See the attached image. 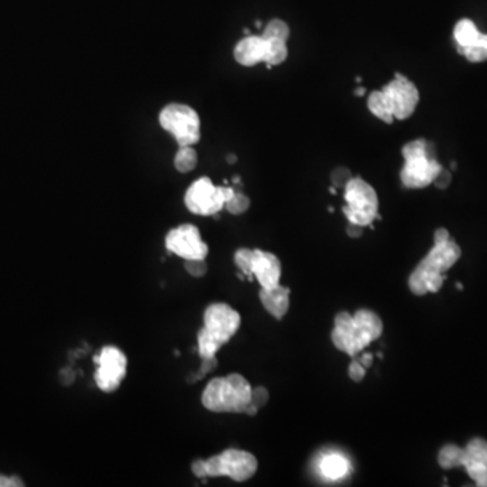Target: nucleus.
Instances as JSON below:
<instances>
[{
  "label": "nucleus",
  "instance_id": "f257e3e1",
  "mask_svg": "<svg viewBox=\"0 0 487 487\" xmlns=\"http://www.w3.org/2000/svg\"><path fill=\"white\" fill-rule=\"evenodd\" d=\"M381 333L383 322L377 313L367 309L358 310L354 316L341 312L335 317L332 342L339 351L354 358L379 339Z\"/></svg>",
  "mask_w": 487,
  "mask_h": 487
},
{
  "label": "nucleus",
  "instance_id": "f03ea898",
  "mask_svg": "<svg viewBox=\"0 0 487 487\" xmlns=\"http://www.w3.org/2000/svg\"><path fill=\"white\" fill-rule=\"evenodd\" d=\"M460 256V247L451 238L435 244L409 276L410 291L419 297L426 296L428 293H437L444 283L445 272L455 266Z\"/></svg>",
  "mask_w": 487,
  "mask_h": 487
},
{
  "label": "nucleus",
  "instance_id": "7ed1b4c3",
  "mask_svg": "<svg viewBox=\"0 0 487 487\" xmlns=\"http://www.w3.org/2000/svg\"><path fill=\"white\" fill-rule=\"evenodd\" d=\"M241 317L226 303H212L203 314V328L198 333V354L202 359L215 358L222 345L237 333Z\"/></svg>",
  "mask_w": 487,
  "mask_h": 487
},
{
  "label": "nucleus",
  "instance_id": "20e7f679",
  "mask_svg": "<svg viewBox=\"0 0 487 487\" xmlns=\"http://www.w3.org/2000/svg\"><path fill=\"white\" fill-rule=\"evenodd\" d=\"M251 397V383L240 374H231L208 383L202 394V403L214 413L245 414Z\"/></svg>",
  "mask_w": 487,
  "mask_h": 487
},
{
  "label": "nucleus",
  "instance_id": "39448f33",
  "mask_svg": "<svg viewBox=\"0 0 487 487\" xmlns=\"http://www.w3.org/2000/svg\"><path fill=\"white\" fill-rule=\"evenodd\" d=\"M405 159L401 182L406 189H425L430 186L442 170V164L436 160L432 143L417 138L407 143L402 148Z\"/></svg>",
  "mask_w": 487,
  "mask_h": 487
},
{
  "label": "nucleus",
  "instance_id": "423d86ee",
  "mask_svg": "<svg viewBox=\"0 0 487 487\" xmlns=\"http://www.w3.org/2000/svg\"><path fill=\"white\" fill-rule=\"evenodd\" d=\"M347 206L342 208L348 222L371 226L379 217V199L377 191L361 177H352L344 187Z\"/></svg>",
  "mask_w": 487,
  "mask_h": 487
},
{
  "label": "nucleus",
  "instance_id": "0eeeda50",
  "mask_svg": "<svg viewBox=\"0 0 487 487\" xmlns=\"http://www.w3.org/2000/svg\"><path fill=\"white\" fill-rule=\"evenodd\" d=\"M160 126L176 140L179 147H194L201 140V118L192 107L170 103L160 111Z\"/></svg>",
  "mask_w": 487,
  "mask_h": 487
},
{
  "label": "nucleus",
  "instance_id": "6e6552de",
  "mask_svg": "<svg viewBox=\"0 0 487 487\" xmlns=\"http://www.w3.org/2000/svg\"><path fill=\"white\" fill-rule=\"evenodd\" d=\"M234 263L244 275L254 276L261 289H272L280 283L282 263L271 252L241 248L234 254Z\"/></svg>",
  "mask_w": 487,
  "mask_h": 487
},
{
  "label": "nucleus",
  "instance_id": "1a4fd4ad",
  "mask_svg": "<svg viewBox=\"0 0 487 487\" xmlns=\"http://www.w3.org/2000/svg\"><path fill=\"white\" fill-rule=\"evenodd\" d=\"M203 467L205 478L228 477L235 482H245L257 471V459L251 452L229 448L219 455L203 460Z\"/></svg>",
  "mask_w": 487,
  "mask_h": 487
},
{
  "label": "nucleus",
  "instance_id": "9d476101",
  "mask_svg": "<svg viewBox=\"0 0 487 487\" xmlns=\"http://www.w3.org/2000/svg\"><path fill=\"white\" fill-rule=\"evenodd\" d=\"M234 189L215 186L209 177L195 180L184 195V205L192 214L215 215L225 209L226 202L232 198Z\"/></svg>",
  "mask_w": 487,
  "mask_h": 487
},
{
  "label": "nucleus",
  "instance_id": "9b49d317",
  "mask_svg": "<svg viewBox=\"0 0 487 487\" xmlns=\"http://www.w3.org/2000/svg\"><path fill=\"white\" fill-rule=\"evenodd\" d=\"M94 361L96 364V386L105 393L117 391L126 377L127 359L125 354L117 347L108 345L94 356Z\"/></svg>",
  "mask_w": 487,
  "mask_h": 487
},
{
  "label": "nucleus",
  "instance_id": "f8f14e48",
  "mask_svg": "<svg viewBox=\"0 0 487 487\" xmlns=\"http://www.w3.org/2000/svg\"><path fill=\"white\" fill-rule=\"evenodd\" d=\"M166 248L184 260L206 259L209 254V247L202 240L199 229L191 224L170 229L166 237Z\"/></svg>",
  "mask_w": 487,
  "mask_h": 487
},
{
  "label": "nucleus",
  "instance_id": "ddd939ff",
  "mask_svg": "<svg viewBox=\"0 0 487 487\" xmlns=\"http://www.w3.org/2000/svg\"><path fill=\"white\" fill-rule=\"evenodd\" d=\"M381 89L390 101L394 119L405 121L413 115L420 102V92L413 82L401 73H397L395 78Z\"/></svg>",
  "mask_w": 487,
  "mask_h": 487
},
{
  "label": "nucleus",
  "instance_id": "4468645a",
  "mask_svg": "<svg viewBox=\"0 0 487 487\" xmlns=\"http://www.w3.org/2000/svg\"><path fill=\"white\" fill-rule=\"evenodd\" d=\"M462 467L477 486L487 487V442L475 437L463 448Z\"/></svg>",
  "mask_w": 487,
  "mask_h": 487
},
{
  "label": "nucleus",
  "instance_id": "2eb2a0df",
  "mask_svg": "<svg viewBox=\"0 0 487 487\" xmlns=\"http://www.w3.org/2000/svg\"><path fill=\"white\" fill-rule=\"evenodd\" d=\"M234 60L242 66L264 63L266 40L261 36H247L234 48Z\"/></svg>",
  "mask_w": 487,
  "mask_h": 487
},
{
  "label": "nucleus",
  "instance_id": "dca6fc26",
  "mask_svg": "<svg viewBox=\"0 0 487 487\" xmlns=\"http://www.w3.org/2000/svg\"><path fill=\"white\" fill-rule=\"evenodd\" d=\"M260 302L264 309L276 319H282L290 307V290L280 283L272 289L260 290Z\"/></svg>",
  "mask_w": 487,
  "mask_h": 487
},
{
  "label": "nucleus",
  "instance_id": "f3484780",
  "mask_svg": "<svg viewBox=\"0 0 487 487\" xmlns=\"http://www.w3.org/2000/svg\"><path fill=\"white\" fill-rule=\"evenodd\" d=\"M367 107L371 111V114H374L377 118H379L384 124H393L394 121V115H393V110L390 101L387 98V95L384 94L383 89L379 91H372L368 96L367 101Z\"/></svg>",
  "mask_w": 487,
  "mask_h": 487
},
{
  "label": "nucleus",
  "instance_id": "a211bd4d",
  "mask_svg": "<svg viewBox=\"0 0 487 487\" xmlns=\"http://www.w3.org/2000/svg\"><path fill=\"white\" fill-rule=\"evenodd\" d=\"M453 37L458 43V49L460 52L467 46H471L474 43H478L479 37H481V31L477 29L474 22L470 21V20H462V21L458 22L455 26Z\"/></svg>",
  "mask_w": 487,
  "mask_h": 487
},
{
  "label": "nucleus",
  "instance_id": "6ab92c4d",
  "mask_svg": "<svg viewBox=\"0 0 487 487\" xmlns=\"http://www.w3.org/2000/svg\"><path fill=\"white\" fill-rule=\"evenodd\" d=\"M321 471L328 479L337 481L348 474V462L340 455H329L322 459Z\"/></svg>",
  "mask_w": 487,
  "mask_h": 487
},
{
  "label": "nucleus",
  "instance_id": "aec40b11",
  "mask_svg": "<svg viewBox=\"0 0 487 487\" xmlns=\"http://www.w3.org/2000/svg\"><path fill=\"white\" fill-rule=\"evenodd\" d=\"M289 56V48L286 41L280 40H270L266 41V57L264 63L268 66H275L284 63Z\"/></svg>",
  "mask_w": 487,
  "mask_h": 487
},
{
  "label": "nucleus",
  "instance_id": "412c9836",
  "mask_svg": "<svg viewBox=\"0 0 487 487\" xmlns=\"http://www.w3.org/2000/svg\"><path fill=\"white\" fill-rule=\"evenodd\" d=\"M198 164V153L194 147H180L175 154L173 166L180 173H189Z\"/></svg>",
  "mask_w": 487,
  "mask_h": 487
},
{
  "label": "nucleus",
  "instance_id": "4be33fe9",
  "mask_svg": "<svg viewBox=\"0 0 487 487\" xmlns=\"http://www.w3.org/2000/svg\"><path fill=\"white\" fill-rule=\"evenodd\" d=\"M462 459H463V448L455 444L444 445L440 449L437 456L439 465L444 470L462 467Z\"/></svg>",
  "mask_w": 487,
  "mask_h": 487
},
{
  "label": "nucleus",
  "instance_id": "5701e85b",
  "mask_svg": "<svg viewBox=\"0 0 487 487\" xmlns=\"http://www.w3.org/2000/svg\"><path fill=\"white\" fill-rule=\"evenodd\" d=\"M261 37L266 41L270 40H280V41H286L290 37V27L289 24L282 20H272L268 22V24L266 26Z\"/></svg>",
  "mask_w": 487,
  "mask_h": 487
},
{
  "label": "nucleus",
  "instance_id": "b1692460",
  "mask_svg": "<svg viewBox=\"0 0 487 487\" xmlns=\"http://www.w3.org/2000/svg\"><path fill=\"white\" fill-rule=\"evenodd\" d=\"M270 400V393L266 387L259 386L252 388V397H251V403L245 410V414L248 416H256L257 412L264 407Z\"/></svg>",
  "mask_w": 487,
  "mask_h": 487
},
{
  "label": "nucleus",
  "instance_id": "393cba45",
  "mask_svg": "<svg viewBox=\"0 0 487 487\" xmlns=\"http://www.w3.org/2000/svg\"><path fill=\"white\" fill-rule=\"evenodd\" d=\"M249 206H251L249 198L247 195L235 191L232 195V198L226 202L225 209L233 215H240V214H244L247 212L249 209Z\"/></svg>",
  "mask_w": 487,
  "mask_h": 487
},
{
  "label": "nucleus",
  "instance_id": "a878e982",
  "mask_svg": "<svg viewBox=\"0 0 487 487\" xmlns=\"http://www.w3.org/2000/svg\"><path fill=\"white\" fill-rule=\"evenodd\" d=\"M460 53L471 63L487 61V48L481 43H474L460 50Z\"/></svg>",
  "mask_w": 487,
  "mask_h": 487
},
{
  "label": "nucleus",
  "instance_id": "bb28decb",
  "mask_svg": "<svg viewBox=\"0 0 487 487\" xmlns=\"http://www.w3.org/2000/svg\"><path fill=\"white\" fill-rule=\"evenodd\" d=\"M184 268L191 276L202 277L208 272V263L206 259H191L184 260Z\"/></svg>",
  "mask_w": 487,
  "mask_h": 487
},
{
  "label": "nucleus",
  "instance_id": "cd10ccee",
  "mask_svg": "<svg viewBox=\"0 0 487 487\" xmlns=\"http://www.w3.org/2000/svg\"><path fill=\"white\" fill-rule=\"evenodd\" d=\"M330 179H332L333 187L344 189L349 183V180L352 179V173H351V170L345 168V167H339V168H336V170L332 172Z\"/></svg>",
  "mask_w": 487,
  "mask_h": 487
},
{
  "label": "nucleus",
  "instance_id": "c85d7f7f",
  "mask_svg": "<svg viewBox=\"0 0 487 487\" xmlns=\"http://www.w3.org/2000/svg\"><path fill=\"white\" fill-rule=\"evenodd\" d=\"M218 365V361H217V356L215 358H210V359H202V364H201V368L192 375V379L190 381H198L201 379H203L209 372H212L214 368H217Z\"/></svg>",
  "mask_w": 487,
  "mask_h": 487
},
{
  "label": "nucleus",
  "instance_id": "c756f323",
  "mask_svg": "<svg viewBox=\"0 0 487 487\" xmlns=\"http://www.w3.org/2000/svg\"><path fill=\"white\" fill-rule=\"evenodd\" d=\"M365 367L361 364V361H351V364H349V367H348V375H349V378L352 379L354 381H363L364 379V377H365Z\"/></svg>",
  "mask_w": 487,
  "mask_h": 487
},
{
  "label": "nucleus",
  "instance_id": "7c9ffc66",
  "mask_svg": "<svg viewBox=\"0 0 487 487\" xmlns=\"http://www.w3.org/2000/svg\"><path fill=\"white\" fill-rule=\"evenodd\" d=\"M451 182H452V176H451L449 170L442 168V170L437 173V176L435 177L433 184L440 190H445L451 184Z\"/></svg>",
  "mask_w": 487,
  "mask_h": 487
},
{
  "label": "nucleus",
  "instance_id": "2f4dec72",
  "mask_svg": "<svg viewBox=\"0 0 487 487\" xmlns=\"http://www.w3.org/2000/svg\"><path fill=\"white\" fill-rule=\"evenodd\" d=\"M23 482L18 477H4L0 475V487H22Z\"/></svg>",
  "mask_w": 487,
  "mask_h": 487
},
{
  "label": "nucleus",
  "instance_id": "473e14b6",
  "mask_svg": "<svg viewBox=\"0 0 487 487\" xmlns=\"http://www.w3.org/2000/svg\"><path fill=\"white\" fill-rule=\"evenodd\" d=\"M347 234L351 238H359V237H361V234H363V226L358 225V224L349 222L348 226H347Z\"/></svg>",
  "mask_w": 487,
  "mask_h": 487
},
{
  "label": "nucleus",
  "instance_id": "72a5a7b5",
  "mask_svg": "<svg viewBox=\"0 0 487 487\" xmlns=\"http://www.w3.org/2000/svg\"><path fill=\"white\" fill-rule=\"evenodd\" d=\"M448 240H449V233L444 228H440V229H437L435 232V244L444 242V241H448Z\"/></svg>",
  "mask_w": 487,
  "mask_h": 487
},
{
  "label": "nucleus",
  "instance_id": "f704fd0d",
  "mask_svg": "<svg viewBox=\"0 0 487 487\" xmlns=\"http://www.w3.org/2000/svg\"><path fill=\"white\" fill-rule=\"evenodd\" d=\"M359 361H361V364H363L365 368H368V367L372 365V355H371V354H363Z\"/></svg>",
  "mask_w": 487,
  "mask_h": 487
},
{
  "label": "nucleus",
  "instance_id": "c9c22d12",
  "mask_svg": "<svg viewBox=\"0 0 487 487\" xmlns=\"http://www.w3.org/2000/svg\"><path fill=\"white\" fill-rule=\"evenodd\" d=\"M478 43L485 45L487 48V34H482V33H481V37H479V41H478Z\"/></svg>",
  "mask_w": 487,
  "mask_h": 487
},
{
  "label": "nucleus",
  "instance_id": "e433bc0d",
  "mask_svg": "<svg viewBox=\"0 0 487 487\" xmlns=\"http://www.w3.org/2000/svg\"><path fill=\"white\" fill-rule=\"evenodd\" d=\"M365 94V88L364 87H359L356 91H355V95H358V96H363Z\"/></svg>",
  "mask_w": 487,
  "mask_h": 487
},
{
  "label": "nucleus",
  "instance_id": "4c0bfd02",
  "mask_svg": "<svg viewBox=\"0 0 487 487\" xmlns=\"http://www.w3.org/2000/svg\"><path fill=\"white\" fill-rule=\"evenodd\" d=\"M228 160H229V161H231V163H234V161H235V157H233V156H231V157H229V159H228Z\"/></svg>",
  "mask_w": 487,
  "mask_h": 487
},
{
  "label": "nucleus",
  "instance_id": "58836bf2",
  "mask_svg": "<svg viewBox=\"0 0 487 487\" xmlns=\"http://www.w3.org/2000/svg\"><path fill=\"white\" fill-rule=\"evenodd\" d=\"M329 191H330V192H332V194H336V190H335V189H333V187H330V189H329Z\"/></svg>",
  "mask_w": 487,
  "mask_h": 487
}]
</instances>
